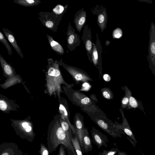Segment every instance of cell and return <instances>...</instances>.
<instances>
[{
  "mask_svg": "<svg viewBox=\"0 0 155 155\" xmlns=\"http://www.w3.org/2000/svg\"><path fill=\"white\" fill-rule=\"evenodd\" d=\"M99 155H101V152L99 153Z\"/></svg>",
  "mask_w": 155,
  "mask_h": 155,
  "instance_id": "d590c367",
  "label": "cell"
},
{
  "mask_svg": "<svg viewBox=\"0 0 155 155\" xmlns=\"http://www.w3.org/2000/svg\"><path fill=\"white\" fill-rule=\"evenodd\" d=\"M48 149L50 153L55 151L61 144L64 145L77 154L71 142L68 139L61 124L57 123L49 129L47 137Z\"/></svg>",
  "mask_w": 155,
  "mask_h": 155,
  "instance_id": "6da1fadb",
  "label": "cell"
},
{
  "mask_svg": "<svg viewBox=\"0 0 155 155\" xmlns=\"http://www.w3.org/2000/svg\"><path fill=\"white\" fill-rule=\"evenodd\" d=\"M57 155H59V153Z\"/></svg>",
  "mask_w": 155,
  "mask_h": 155,
  "instance_id": "8d00e7d4",
  "label": "cell"
},
{
  "mask_svg": "<svg viewBox=\"0 0 155 155\" xmlns=\"http://www.w3.org/2000/svg\"><path fill=\"white\" fill-rule=\"evenodd\" d=\"M112 35L114 38L120 39L123 35L122 30L121 28H115L113 31Z\"/></svg>",
  "mask_w": 155,
  "mask_h": 155,
  "instance_id": "484cf974",
  "label": "cell"
},
{
  "mask_svg": "<svg viewBox=\"0 0 155 155\" xmlns=\"http://www.w3.org/2000/svg\"><path fill=\"white\" fill-rule=\"evenodd\" d=\"M0 41L4 45L9 55L12 54L11 48L2 32L0 31Z\"/></svg>",
  "mask_w": 155,
  "mask_h": 155,
  "instance_id": "d4e9b609",
  "label": "cell"
},
{
  "mask_svg": "<svg viewBox=\"0 0 155 155\" xmlns=\"http://www.w3.org/2000/svg\"><path fill=\"white\" fill-rule=\"evenodd\" d=\"M74 137L71 139L72 143L77 155H83L80 144L77 135L75 134Z\"/></svg>",
  "mask_w": 155,
  "mask_h": 155,
  "instance_id": "7402d4cb",
  "label": "cell"
},
{
  "mask_svg": "<svg viewBox=\"0 0 155 155\" xmlns=\"http://www.w3.org/2000/svg\"><path fill=\"white\" fill-rule=\"evenodd\" d=\"M92 120L101 129L107 133L114 138L121 137V134L126 136L125 133L120 130L116 128L114 124L106 117L101 115L99 116H91Z\"/></svg>",
  "mask_w": 155,
  "mask_h": 155,
  "instance_id": "7a4b0ae2",
  "label": "cell"
},
{
  "mask_svg": "<svg viewBox=\"0 0 155 155\" xmlns=\"http://www.w3.org/2000/svg\"><path fill=\"white\" fill-rule=\"evenodd\" d=\"M38 15V19L43 26L55 32H57L58 28L62 18L57 16L52 12H40Z\"/></svg>",
  "mask_w": 155,
  "mask_h": 155,
  "instance_id": "3957f363",
  "label": "cell"
},
{
  "mask_svg": "<svg viewBox=\"0 0 155 155\" xmlns=\"http://www.w3.org/2000/svg\"><path fill=\"white\" fill-rule=\"evenodd\" d=\"M148 54L147 59L149 67L155 77V25L152 22L149 31Z\"/></svg>",
  "mask_w": 155,
  "mask_h": 155,
  "instance_id": "277c9868",
  "label": "cell"
},
{
  "mask_svg": "<svg viewBox=\"0 0 155 155\" xmlns=\"http://www.w3.org/2000/svg\"><path fill=\"white\" fill-rule=\"evenodd\" d=\"M40 155H49V152L48 148L45 145L42 143L40 144V148L39 151Z\"/></svg>",
  "mask_w": 155,
  "mask_h": 155,
  "instance_id": "83f0119b",
  "label": "cell"
},
{
  "mask_svg": "<svg viewBox=\"0 0 155 155\" xmlns=\"http://www.w3.org/2000/svg\"><path fill=\"white\" fill-rule=\"evenodd\" d=\"M91 87V86L88 82H85L82 84L81 89L80 90L87 91L89 90Z\"/></svg>",
  "mask_w": 155,
  "mask_h": 155,
  "instance_id": "f546056e",
  "label": "cell"
},
{
  "mask_svg": "<svg viewBox=\"0 0 155 155\" xmlns=\"http://www.w3.org/2000/svg\"><path fill=\"white\" fill-rule=\"evenodd\" d=\"M58 62L66 67V69L72 76L76 83H79L92 81V78L83 70L74 67L66 66L61 59L58 61Z\"/></svg>",
  "mask_w": 155,
  "mask_h": 155,
  "instance_id": "5b68a950",
  "label": "cell"
},
{
  "mask_svg": "<svg viewBox=\"0 0 155 155\" xmlns=\"http://www.w3.org/2000/svg\"><path fill=\"white\" fill-rule=\"evenodd\" d=\"M103 96L105 98L111 100L114 97V94L110 89L108 87H104L101 89Z\"/></svg>",
  "mask_w": 155,
  "mask_h": 155,
  "instance_id": "cb8c5ba5",
  "label": "cell"
},
{
  "mask_svg": "<svg viewBox=\"0 0 155 155\" xmlns=\"http://www.w3.org/2000/svg\"><path fill=\"white\" fill-rule=\"evenodd\" d=\"M49 45L52 49L58 54L62 55L64 53L63 48L58 42L55 41L52 37L48 34L46 35Z\"/></svg>",
  "mask_w": 155,
  "mask_h": 155,
  "instance_id": "2e32d148",
  "label": "cell"
},
{
  "mask_svg": "<svg viewBox=\"0 0 155 155\" xmlns=\"http://www.w3.org/2000/svg\"><path fill=\"white\" fill-rule=\"evenodd\" d=\"M119 150L118 148H113L109 150H104L101 152V155H115Z\"/></svg>",
  "mask_w": 155,
  "mask_h": 155,
  "instance_id": "4316f807",
  "label": "cell"
},
{
  "mask_svg": "<svg viewBox=\"0 0 155 155\" xmlns=\"http://www.w3.org/2000/svg\"><path fill=\"white\" fill-rule=\"evenodd\" d=\"M104 79L106 81H109L110 80V76L107 74H105L103 76Z\"/></svg>",
  "mask_w": 155,
  "mask_h": 155,
  "instance_id": "1f68e13d",
  "label": "cell"
},
{
  "mask_svg": "<svg viewBox=\"0 0 155 155\" xmlns=\"http://www.w3.org/2000/svg\"><path fill=\"white\" fill-rule=\"evenodd\" d=\"M7 108V105L6 102L3 100L0 101V109L1 110H4Z\"/></svg>",
  "mask_w": 155,
  "mask_h": 155,
  "instance_id": "4dcf8cb0",
  "label": "cell"
},
{
  "mask_svg": "<svg viewBox=\"0 0 155 155\" xmlns=\"http://www.w3.org/2000/svg\"><path fill=\"white\" fill-rule=\"evenodd\" d=\"M75 134L78 137L81 149L83 148V137L85 127L83 120V117L78 113L75 115L74 120Z\"/></svg>",
  "mask_w": 155,
  "mask_h": 155,
  "instance_id": "ba28073f",
  "label": "cell"
},
{
  "mask_svg": "<svg viewBox=\"0 0 155 155\" xmlns=\"http://www.w3.org/2000/svg\"><path fill=\"white\" fill-rule=\"evenodd\" d=\"M60 74V71L58 68H56L55 71L54 76L58 77Z\"/></svg>",
  "mask_w": 155,
  "mask_h": 155,
  "instance_id": "d6a6232c",
  "label": "cell"
},
{
  "mask_svg": "<svg viewBox=\"0 0 155 155\" xmlns=\"http://www.w3.org/2000/svg\"><path fill=\"white\" fill-rule=\"evenodd\" d=\"M97 40L96 44L93 46V51L92 54V61L95 66L99 64V59L101 61L102 49L100 41L98 38L97 34H96Z\"/></svg>",
  "mask_w": 155,
  "mask_h": 155,
  "instance_id": "4fadbf2b",
  "label": "cell"
},
{
  "mask_svg": "<svg viewBox=\"0 0 155 155\" xmlns=\"http://www.w3.org/2000/svg\"><path fill=\"white\" fill-rule=\"evenodd\" d=\"M121 89L124 91L125 95L121 100V108L123 109H127L128 106L130 96L132 93L126 86L122 87Z\"/></svg>",
  "mask_w": 155,
  "mask_h": 155,
  "instance_id": "d6986e66",
  "label": "cell"
},
{
  "mask_svg": "<svg viewBox=\"0 0 155 155\" xmlns=\"http://www.w3.org/2000/svg\"><path fill=\"white\" fill-rule=\"evenodd\" d=\"M91 133L92 142L97 146L98 149L102 146L108 147L107 143H108L109 140L106 135L94 127L92 128Z\"/></svg>",
  "mask_w": 155,
  "mask_h": 155,
  "instance_id": "9c48e42d",
  "label": "cell"
},
{
  "mask_svg": "<svg viewBox=\"0 0 155 155\" xmlns=\"http://www.w3.org/2000/svg\"><path fill=\"white\" fill-rule=\"evenodd\" d=\"M117 155H127V154L126 152L121 151L119 150L117 152Z\"/></svg>",
  "mask_w": 155,
  "mask_h": 155,
  "instance_id": "836d02e7",
  "label": "cell"
},
{
  "mask_svg": "<svg viewBox=\"0 0 155 155\" xmlns=\"http://www.w3.org/2000/svg\"><path fill=\"white\" fill-rule=\"evenodd\" d=\"M73 97L75 104L84 107H88L92 104L90 99L86 95L78 91H74Z\"/></svg>",
  "mask_w": 155,
  "mask_h": 155,
  "instance_id": "8fae6325",
  "label": "cell"
},
{
  "mask_svg": "<svg viewBox=\"0 0 155 155\" xmlns=\"http://www.w3.org/2000/svg\"><path fill=\"white\" fill-rule=\"evenodd\" d=\"M61 124L68 139L71 142V139L72 137V130L69 124L65 120H61Z\"/></svg>",
  "mask_w": 155,
  "mask_h": 155,
  "instance_id": "603a6c76",
  "label": "cell"
},
{
  "mask_svg": "<svg viewBox=\"0 0 155 155\" xmlns=\"http://www.w3.org/2000/svg\"><path fill=\"white\" fill-rule=\"evenodd\" d=\"M119 110L122 116L123 122L120 124L117 123V124H115V127L116 128L124 132L129 138L132 140L136 145L137 141L131 130L128 121L124 116L123 110L120 108L119 109Z\"/></svg>",
  "mask_w": 155,
  "mask_h": 155,
  "instance_id": "30bf717a",
  "label": "cell"
},
{
  "mask_svg": "<svg viewBox=\"0 0 155 155\" xmlns=\"http://www.w3.org/2000/svg\"><path fill=\"white\" fill-rule=\"evenodd\" d=\"M13 2L24 7H32L38 5L41 2L39 0H14Z\"/></svg>",
  "mask_w": 155,
  "mask_h": 155,
  "instance_id": "ffe728a7",
  "label": "cell"
},
{
  "mask_svg": "<svg viewBox=\"0 0 155 155\" xmlns=\"http://www.w3.org/2000/svg\"><path fill=\"white\" fill-rule=\"evenodd\" d=\"M92 141L88 130L85 127L83 137V147L81 149L83 153H87L92 150Z\"/></svg>",
  "mask_w": 155,
  "mask_h": 155,
  "instance_id": "9a60e30c",
  "label": "cell"
},
{
  "mask_svg": "<svg viewBox=\"0 0 155 155\" xmlns=\"http://www.w3.org/2000/svg\"><path fill=\"white\" fill-rule=\"evenodd\" d=\"M81 38L84 44L88 58L89 60L92 62L93 48L91 32V28L87 25H85L84 27Z\"/></svg>",
  "mask_w": 155,
  "mask_h": 155,
  "instance_id": "52a82bcc",
  "label": "cell"
},
{
  "mask_svg": "<svg viewBox=\"0 0 155 155\" xmlns=\"http://www.w3.org/2000/svg\"><path fill=\"white\" fill-rule=\"evenodd\" d=\"M1 155H9V154L7 152H5L2 153Z\"/></svg>",
  "mask_w": 155,
  "mask_h": 155,
  "instance_id": "e575fe53",
  "label": "cell"
},
{
  "mask_svg": "<svg viewBox=\"0 0 155 155\" xmlns=\"http://www.w3.org/2000/svg\"><path fill=\"white\" fill-rule=\"evenodd\" d=\"M65 150L66 147L64 145L61 144L59 149V155H67Z\"/></svg>",
  "mask_w": 155,
  "mask_h": 155,
  "instance_id": "f1b7e54d",
  "label": "cell"
},
{
  "mask_svg": "<svg viewBox=\"0 0 155 155\" xmlns=\"http://www.w3.org/2000/svg\"><path fill=\"white\" fill-rule=\"evenodd\" d=\"M2 30L5 37L10 43L14 49L20 57L23 58V54L18 45L12 32L8 29L5 28H3Z\"/></svg>",
  "mask_w": 155,
  "mask_h": 155,
  "instance_id": "5bb4252c",
  "label": "cell"
},
{
  "mask_svg": "<svg viewBox=\"0 0 155 155\" xmlns=\"http://www.w3.org/2000/svg\"><path fill=\"white\" fill-rule=\"evenodd\" d=\"M107 16L106 9L99 13L97 16V23L102 32H103L106 27Z\"/></svg>",
  "mask_w": 155,
  "mask_h": 155,
  "instance_id": "ac0fdd59",
  "label": "cell"
},
{
  "mask_svg": "<svg viewBox=\"0 0 155 155\" xmlns=\"http://www.w3.org/2000/svg\"><path fill=\"white\" fill-rule=\"evenodd\" d=\"M86 13L83 8L78 11L75 14L74 22L77 31L80 32L86 20Z\"/></svg>",
  "mask_w": 155,
  "mask_h": 155,
  "instance_id": "7c38bea8",
  "label": "cell"
},
{
  "mask_svg": "<svg viewBox=\"0 0 155 155\" xmlns=\"http://www.w3.org/2000/svg\"><path fill=\"white\" fill-rule=\"evenodd\" d=\"M66 35L68 48L70 51H72L79 45L81 41L79 35L75 33L70 22L69 23L68 26Z\"/></svg>",
  "mask_w": 155,
  "mask_h": 155,
  "instance_id": "8992f818",
  "label": "cell"
},
{
  "mask_svg": "<svg viewBox=\"0 0 155 155\" xmlns=\"http://www.w3.org/2000/svg\"><path fill=\"white\" fill-rule=\"evenodd\" d=\"M133 108L134 109V111L136 108H139L142 111L145 115H146L141 101H138L136 98L133 97L132 93L130 96L129 104L127 110Z\"/></svg>",
  "mask_w": 155,
  "mask_h": 155,
  "instance_id": "e0dca14e",
  "label": "cell"
},
{
  "mask_svg": "<svg viewBox=\"0 0 155 155\" xmlns=\"http://www.w3.org/2000/svg\"><path fill=\"white\" fill-rule=\"evenodd\" d=\"M67 8V5L64 6L61 4H58L52 9V12L57 16L62 18Z\"/></svg>",
  "mask_w": 155,
  "mask_h": 155,
  "instance_id": "44dd1931",
  "label": "cell"
}]
</instances>
